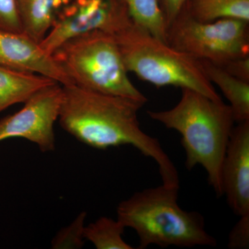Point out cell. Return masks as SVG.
<instances>
[{"label":"cell","mask_w":249,"mask_h":249,"mask_svg":"<svg viewBox=\"0 0 249 249\" xmlns=\"http://www.w3.org/2000/svg\"><path fill=\"white\" fill-rule=\"evenodd\" d=\"M206 76L229 101L235 122L249 121V83L232 76L215 64L201 60Z\"/></svg>","instance_id":"cell-13"},{"label":"cell","mask_w":249,"mask_h":249,"mask_svg":"<svg viewBox=\"0 0 249 249\" xmlns=\"http://www.w3.org/2000/svg\"><path fill=\"white\" fill-rule=\"evenodd\" d=\"M179 186L163 184L135 193L118 206L117 219L131 228L139 239V249L154 245L160 248L215 247L206 231L202 214L187 211L178 204Z\"/></svg>","instance_id":"cell-3"},{"label":"cell","mask_w":249,"mask_h":249,"mask_svg":"<svg viewBox=\"0 0 249 249\" xmlns=\"http://www.w3.org/2000/svg\"><path fill=\"white\" fill-rule=\"evenodd\" d=\"M58 121L65 132L78 142L98 150L132 145L155 160L163 184L179 186L176 167L158 139L141 127L139 111L145 103L64 85Z\"/></svg>","instance_id":"cell-1"},{"label":"cell","mask_w":249,"mask_h":249,"mask_svg":"<svg viewBox=\"0 0 249 249\" xmlns=\"http://www.w3.org/2000/svg\"><path fill=\"white\" fill-rule=\"evenodd\" d=\"M222 183L234 214H249V121L234 127L223 160Z\"/></svg>","instance_id":"cell-9"},{"label":"cell","mask_w":249,"mask_h":249,"mask_svg":"<svg viewBox=\"0 0 249 249\" xmlns=\"http://www.w3.org/2000/svg\"><path fill=\"white\" fill-rule=\"evenodd\" d=\"M188 2L189 6L184 9L199 22L237 19L249 22V0H188Z\"/></svg>","instance_id":"cell-14"},{"label":"cell","mask_w":249,"mask_h":249,"mask_svg":"<svg viewBox=\"0 0 249 249\" xmlns=\"http://www.w3.org/2000/svg\"><path fill=\"white\" fill-rule=\"evenodd\" d=\"M88 213H80L67 227L60 229L52 239V249H78L85 245L84 231Z\"/></svg>","instance_id":"cell-17"},{"label":"cell","mask_w":249,"mask_h":249,"mask_svg":"<svg viewBox=\"0 0 249 249\" xmlns=\"http://www.w3.org/2000/svg\"><path fill=\"white\" fill-rule=\"evenodd\" d=\"M220 67L232 76L249 83V55L230 60Z\"/></svg>","instance_id":"cell-20"},{"label":"cell","mask_w":249,"mask_h":249,"mask_svg":"<svg viewBox=\"0 0 249 249\" xmlns=\"http://www.w3.org/2000/svg\"><path fill=\"white\" fill-rule=\"evenodd\" d=\"M125 227L118 219L107 217L85 226V240L91 242L97 249H132L123 238Z\"/></svg>","instance_id":"cell-16"},{"label":"cell","mask_w":249,"mask_h":249,"mask_svg":"<svg viewBox=\"0 0 249 249\" xmlns=\"http://www.w3.org/2000/svg\"><path fill=\"white\" fill-rule=\"evenodd\" d=\"M56 83L37 73L0 66V112L25 103L39 90Z\"/></svg>","instance_id":"cell-12"},{"label":"cell","mask_w":249,"mask_h":249,"mask_svg":"<svg viewBox=\"0 0 249 249\" xmlns=\"http://www.w3.org/2000/svg\"><path fill=\"white\" fill-rule=\"evenodd\" d=\"M147 114L152 120L181 134L187 169L203 167L216 196H222L223 160L235 123L230 106L194 90L181 89L175 107Z\"/></svg>","instance_id":"cell-2"},{"label":"cell","mask_w":249,"mask_h":249,"mask_svg":"<svg viewBox=\"0 0 249 249\" xmlns=\"http://www.w3.org/2000/svg\"><path fill=\"white\" fill-rule=\"evenodd\" d=\"M23 34L40 44L72 0H16Z\"/></svg>","instance_id":"cell-11"},{"label":"cell","mask_w":249,"mask_h":249,"mask_svg":"<svg viewBox=\"0 0 249 249\" xmlns=\"http://www.w3.org/2000/svg\"><path fill=\"white\" fill-rule=\"evenodd\" d=\"M73 84L97 92L147 98L129 80L115 36L94 31L66 41L52 54Z\"/></svg>","instance_id":"cell-5"},{"label":"cell","mask_w":249,"mask_h":249,"mask_svg":"<svg viewBox=\"0 0 249 249\" xmlns=\"http://www.w3.org/2000/svg\"><path fill=\"white\" fill-rule=\"evenodd\" d=\"M62 96V85L58 83L34 93L20 110L0 120V142L22 138L36 144L43 153L53 152L54 124L58 120Z\"/></svg>","instance_id":"cell-8"},{"label":"cell","mask_w":249,"mask_h":249,"mask_svg":"<svg viewBox=\"0 0 249 249\" xmlns=\"http://www.w3.org/2000/svg\"><path fill=\"white\" fill-rule=\"evenodd\" d=\"M249 22L222 19L196 20L183 8L167 33L168 45L199 60L219 66L249 55Z\"/></svg>","instance_id":"cell-6"},{"label":"cell","mask_w":249,"mask_h":249,"mask_svg":"<svg viewBox=\"0 0 249 249\" xmlns=\"http://www.w3.org/2000/svg\"><path fill=\"white\" fill-rule=\"evenodd\" d=\"M159 1L168 29L186 6L188 0H159Z\"/></svg>","instance_id":"cell-21"},{"label":"cell","mask_w":249,"mask_h":249,"mask_svg":"<svg viewBox=\"0 0 249 249\" xmlns=\"http://www.w3.org/2000/svg\"><path fill=\"white\" fill-rule=\"evenodd\" d=\"M240 217L229 233L228 247L231 249L249 248V214Z\"/></svg>","instance_id":"cell-19"},{"label":"cell","mask_w":249,"mask_h":249,"mask_svg":"<svg viewBox=\"0 0 249 249\" xmlns=\"http://www.w3.org/2000/svg\"><path fill=\"white\" fill-rule=\"evenodd\" d=\"M131 22L121 0H72L58 15L40 45L52 55L73 37L94 31L115 35Z\"/></svg>","instance_id":"cell-7"},{"label":"cell","mask_w":249,"mask_h":249,"mask_svg":"<svg viewBox=\"0 0 249 249\" xmlns=\"http://www.w3.org/2000/svg\"><path fill=\"white\" fill-rule=\"evenodd\" d=\"M114 36L128 73L157 88L178 87L222 101L201 60L159 40L132 22Z\"/></svg>","instance_id":"cell-4"},{"label":"cell","mask_w":249,"mask_h":249,"mask_svg":"<svg viewBox=\"0 0 249 249\" xmlns=\"http://www.w3.org/2000/svg\"><path fill=\"white\" fill-rule=\"evenodd\" d=\"M0 66L42 75L62 86L73 84L52 55L23 33L0 29Z\"/></svg>","instance_id":"cell-10"},{"label":"cell","mask_w":249,"mask_h":249,"mask_svg":"<svg viewBox=\"0 0 249 249\" xmlns=\"http://www.w3.org/2000/svg\"><path fill=\"white\" fill-rule=\"evenodd\" d=\"M0 29L23 33L16 0H0Z\"/></svg>","instance_id":"cell-18"},{"label":"cell","mask_w":249,"mask_h":249,"mask_svg":"<svg viewBox=\"0 0 249 249\" xmlns=\"http://www.w3.org/2000/svg\"><path fill=\"white\" fill-rule=\"evenodd\" d=\"M132 22L159 40L167 42V28L159 0H121Z\"/></svg>","instance_id":"cell-15"}]
</instances>
